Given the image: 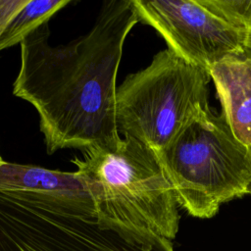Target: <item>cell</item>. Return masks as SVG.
Returning a JSON list of instances; mask_svg holds the SVG:
<instances>
[{"instance_id": "1", "label": "cell", "mask_w": 251, "mask_h": 251, "mask_svg": "<svg viewBox=\"0 0 251 251\" xmlns=\"http://www.w3.org/2000/svg\"><path fill=\"white\" fill-rule=\"evenodd\" d=\"M138 22L132 0H109L90 30L67 44H50L48 23L20 44L13 94L36 110L48 154L121 142L117 74L126 38Z\"/></svg>"}, {"instance_id": "2", "label": "cell", "mask_w": 251, "mask_h": 251, "mask_svg": "<svg viewBox=\"0 0 251 251\" xmlns=\"http://www.w3.org/2000/svg\"><path fill=\"white\" fill-rule=\"evenodd\" d=\"M72 163L107 226L151 232L172 241L178 231V203L158 155L124 137L117 146H89Z\"/></svg>"}, {"instance_id": "3", "label": "cell", "mask_w": 251, "mask_h": 251, "mask_svg": "<svg viewBox=\"0 0 251 251\" xmlns=\"http://www.w3.org/2000/svg\"><path fill=\"white\" fill-rule=\"evenodd\" d=\"M178 206L209 219L235 198L251 195V147L232 133L224 114L201 111L158 155Z\"/></svg>"}, {"instance_id": "4", "label": "cell", "mask_w": 251, "mask_h": 251, "mask_svg": "<svg viewBox=\"0 0 251 251\" xmlns=\"http://www.w3.org/2000/svg\"><path fill=\"white\" fill-rule=\"evenodd\" d=\"M208 71L170 49L158 52L143 70L116 90L119 133L159 155L179 131L209 106Z\"/></svg>"}, {"instance_id": "5", "label": "cell", "mask_w": 251, "mask_h": 251, "mask_svg": "<svg viewBox=\"0 0 251 251\" xmlns=\"http://www.w3.org/2000/svg\"><path fill=\"white\" fill-rule=\"evenodd\" d=\"M0 251H175L171 240L112 227L39 200L0 191Z\"/></svg>"}, {"instance_id": "6", "label": "cell", "mask_w": 251, "mask_h": 251, "mask_svg": "<svg viewBox=\"0 0 251 251\" xmlns=\"http://www.w3.org/2000/svg\"><path fill=\"white\" fill-rule=\"evenodd\" d=\"M139 22L153 27L168 49L206 71L223 57L244 51L247 33L203 0H132Z\"/></svg>"}, {"instance_id": "7", "label": "cell", "mask_w": 251, "mask_h": 251, "mask_svg": "<svg viewBox=\"0 0 251 251\" xmlns=\"http://www.w3.org/2000/svg\"><path fill=\"white\" fill-rule=\"evenodd\" d=\"M0 191L39 200L78 216L97 217L87 183L76 171L62 172L3 161Z\"/></svg>"}, {"instance_id": "8", "label": "cell", "mask_w": 251, "mask_h": 251, "mask_svg": "<svg viewBox=\"0 0 251 251\" xmlns=\"http://www.w3.org/2000/svg\"><path fill=\"white\" fill-rule=\"evenodd\" d=\"M227 125L251 147V56L245 50L226 55L208 70Z\"/></svg>"}, {"instance_id": "9", "label": "cell", "mask_w": 251, "mask_h": 251, "mask_svg": "<svg viewBox=\"0 0 251 251\" xmlns=\"http://www.w3.org/2000/svg\"><path fill=\"white\" fill-rule=\"evenodd\" d=\"M70 3V0H28L5 27L0 36V51L21 44L27 35L48 23L52 16Z\"/></svg>"}, {"instance_id": "10", "label": "cell", "mask_w": 251, "mask_h": 251, "mask_svg": "<svg viewBox=\"0 0 251 251\" xmlns=\"http://www.w3.org/2000/svg\"><path fill=\"white\" fill-rule=\"evenodd\" d=\"M203 2L237 28L251 33V0H203Z\"/></svg>"}, {"instance_id": "11", "label": "cell", "mask_w": 251, "mask_h": 251, "mask_svg": "<svg viewBox=\"0 0 251 251\" xmlns=\"http://www.w3.org/2000/svg\"><path fill=\"white\" fill-rule=\"evenodd\" d=\"M28 2V0H0V36L11 19Z\"/></svg>"}, {"instance_id": "12", "label": "cell", "mask_w": 251, "mask_h": 251, "mask_svg": "<svg viewBox=\"0 0 251 251\" xmlns=\"http://www.w3.org/2000/svg\"><path fill=\"white\" fill-rule=\"evenodd\" d=\"M245 52L251 56V33H247L245 44H244Z\"/></svg>"}, {"instance_id": "13", "label": "cell", "mask_w": 251, "mask_h": 251, "mask_svg": "<svg viewBox=\"0 0 251 251\" xmlns=\"http://www.w3.org/2000/svg\"><path fill=\"white\" fill-rule=\"evenodd\" d=\"M3 163V160H2V158H1V156H0V165Z\"/></svg>"}]
</instances>
